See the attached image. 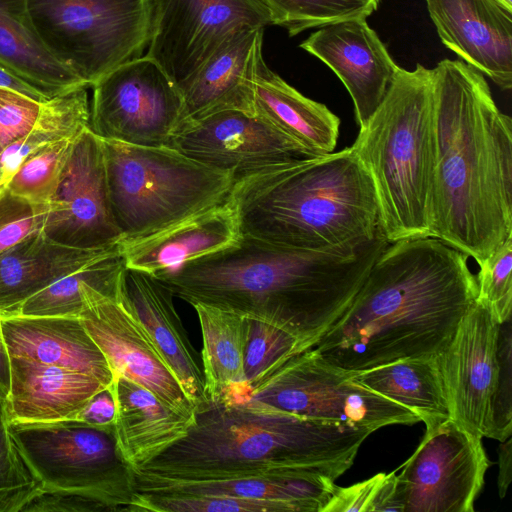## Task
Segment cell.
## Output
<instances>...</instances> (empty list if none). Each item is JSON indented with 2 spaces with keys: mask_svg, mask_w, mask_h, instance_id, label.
Here are the masks:
<instances>
[{
  "mask_svg": "<svg viewBox=\"0 0 512 512\" xmlns=\"http://www.w3.org/2000/svg\"><path fill=\"white\" fill-rule=\"evenodd\" d=\"M373 432L247 401L207 400L182 439L133 471L179 481L307 473L335 481Z\"/></svg>",
  "mask_w": 512,
  "mask_h": 512,
  "instance_id": "cell-4",
  "label": "cell"
},
{
  "mask_svg": "<svg viewBox=\"0 0 512 512\" xmlns=\"http://www.w3.org/2000/svg\"><path fill=\"white\" fill-rule=\"evenodd\" d=\"M240 234L297 250L350 254L381 231L370 176L351 147L235 178Z\"/></svg>",
  "mask_w": 512,
  "mask_h": 512,
  "instance_id": "cell-5",
  "label": "cell"
},
{
  "mask_svg": "<svg viewBox=\"0 0 512 512\" xmlns=\"http://www.w3.org/2000/svg\"><path fill=\"white\" fill-rule=\"evenodd\" d=\"M350 378L413 411L424 423L450 418L436 356L395 361L350 373Z\"/></svg>",
  "mask_w": 512,
  "mask_h": 512,
  "instance_id": "cell-31",
  "label": "cell"
},
{
  "mask_svg": "<svg viewBox=\"0 0 512 512\" xmlns=\"http://www.w3.org/2000/svg\"><path fill=\"white\" fill-rule=\"evenodd\" d=\"M512 237L480 266L475 276L477 299L485 303L501 324L512 312Z\"/></svg>",
  "mask_w": 512,
  "mask_h": 512,
  "instance_id": "cell-39",
  "label": "cell"
},
{
  "mask_svg": "<svg viewBox=\"0 0 512 512\" xmlns=\"http://www.w3.org/2000/svg\"><path fill=\"white\" fill-rule=\"evenodd\" d=\"M79 135L53 142L27 157L8 181L7 190L35 206L50 207Z\"/></svg>",
  "mask_w": 512,
  "mask_h": 512,
  "instance_id": "cell-34",
  "label": "cell"
},
{
  "mask_svg": "<svg viewBox=\"0 0 512 512\" xmlns=\"http://www.w3.org/2000/svg\"><path fill=\"white\" fill-rule=\"evenodd\" d=\"M9 356L80 372L109 386L113 372L79 317H1Z\"/></svg>",
  "mask_w": 512,
  "mask_h": 512,
  "instance_id": "cell-22",
  "label": "cell"
},
{
  "mask_svg": "<svg viewBox=\"0 0 512 512\" xmlns=\"http://www.w3.org/2000/svg\"><path fill=\"white\" fill-rule=\"evenodd\" d=\"M42 231L77 248L121 243L109 204L103 141L90 128L75 141Z\"/></svg>",
  "mask_w": 512,
  "mask_h": 512,
  "instance_id": "cell-17",
  "label": "cell"
},
{
  "mask_svg": "<svg viewBox=\"0 0 512 512\" xmlns=\"http://www.w3.org/2000/svg\"><path fill=\"white\" fill-rule=\"evenodd\" d=\"M433 119V68L398 67L350 146L371 178L388 243L429 236Z\"/></svg>",
  "mask_w": 512,
  "mask_h": 512,
  "instance_id": "cell-6",
  "label": "cell"
},
{
  "mask_svg": "<svg viewBox=\"0 0 512 512\" xmlns=\"http://www.w3.org/2000/svg\"><path fill=\"white\" fill-rule=\"evenodd\" d=\"M429 236L478 266L512 237V121L460 59L433 68Z\"/></svg>",
  "mask_w": 512,
  "mask_h": 512,
  "instance_id": "cell-2",
  "label": "cell"
},
{
  "mask_svg": "<svg viewBox=\"0 0 512 512\" xmlns=\"http://www.w3.org/2000/svg\"><path fill=\"white\" fill-rule=\"evenodd\" d=\"M6 189H3L1 186H0V191H5Z\"/></svg>",
  "mask_w": 512,
  "mask_h": 512,
  "instance_id": "cell-51",
  "label": "cell"
},
{
  "mask_svg": "<svg viewBox=\"0 0 512 512\" xmlns=\"http://www.w3.org/2000/svg\"><path fill=\"white\" fill-rule=\"evenodd\" d=\"M389 243L380 231L350 254L304 251L240 234L232 244L155 274L174 296L267 322L309 349L344 313Z\"/></svg>",
  "mask_w": 512,
  "mask_h": 512,
  "instance_id": "cell-3",
  "label": "cell"
},
{
  "mask_svg": "<svg viewBox=\"0 0 512 512\" xmlns=\"http://www.w3.org/2000/svg\"><path fill=\"white\" fill-rule=\"evenodd\" d=\"M120 243L102 248H77L36 232L0 253V316L17 314L30 297L59 279L120 251Z\"/></svg>",
  "mask_w": 512,
  "mask_h": 512,
  "instance_id": "cell-25",
  "label": "cell"
},
{
  "mask_svg": "<svg viewBox=\"0 0 512 512\" xmlns=\"http://www.w3.org/2000/svg\"><path fill=\"white\" fill-rule=\"evenodd\" d=\"M87 86H79L41 103L38 117L20 139L0 154V186L7 183L21 163L30 155L53 142L77 136L90 124Z\"/></svg>",
  "mask_w": 512,
  "mask_h": 512,
  "instance_id": "cell-32",
  "label": "cell"
},
{
  "mask_svg": "<svg viewBox=\"0 0 512 512\" xmlns=\"http://www.w3.org/2000/svg\"><path fill=\"white\" fill-rule=\"evenodd\" d=\"M115 416L116 403L112 383L93 395L74 419L94 427L114 431Z\"/></svg>",
  "mask_w": 512,
  "mask_h": 512,
  "instance_id": "cell-45",
  "label": "cell"
},
{
  "mask_svg": "<svg viewBox=\"0 0 512 512\" xmlns=\"http://www.w3.org/2000/svg\"><path fill=\"white\" fill-rule=\"evenodd\" d=\"M10 387V357L4 342L0 316V397L5 401Z\"/></svg>",
  "mask_w": 512,
  "mask_h": 512,
  "instance_id": "cell-48",
  "label": "cell"
},
{
  "mask_svg": "<svg viewBox=\"0 0 512 512\" xmlns=\"http://www.w3.org/2000/svg\"><path fill=\"white\" fill-rule=\"evenodd\" d=\"M468 258L431 236L389 243L344 313L307 350L348 373L436 356L477 298Z\"/></svg>",
  "mask_w": 512,
  "mask_h": 512,
  "instance_id": "cell-1",
  "label": "cell"
},
{
  "mask_svg": "<svg viewBox=\"0 0 512 512\" xmlns=\"http://www.w3.org/2000/svg\"><path fill=\"white\" fill-rule=\"evenodd\" d=\"M27 5L46 49L88 87L148 47L153 0H27Z\"/></svg>",
  "mask_w": 512,
  "mask_h": 512,
  "instance_id": "cell-8",
  "label": "cell"
},
{
  "mask_svg": "<svg viewBox=\"0 0 512 512\" xmlns=\"http://www.w3.org/2000/svg\"><path fill=\"white\" fill-rule=\"evenodd\" d=\"M253 108L314 155L332 153L337 145L338 116L290 86L264 59L257 71Z\"/></svg>",
  "mask_w": 512,
  "mask_h": 512,
  "instance_id": "cell-28",
  "label": "cell"
},
{
  "mask_svg": "<svg viewBox=\"0 0 512 512\" xmlns=\"http://www.w3.org/2000/svg\"><path fill=\"white\" fill-rule=\"evenodd\" d=\"M512 326L511 318L500 324L499 370L494 392L489 438L500 442L512 433Z\"/></svg>",
  "mask_w": 512,
  "mask_h": 512,
  "instance_id": "cell-41",
  "label": "cell"
},
{
  "mask_svg": "<svg viewBox=\"0 0 512 512\" xmlns=\"http://www.w3.org/2000/svg\"><path fill=\"white\" fill-rule=\"evenodd\" d=\"M499 473L497 478L500 498L505 497L512 480V440L511 437L501 442L498 450Z\"/></svg>",
  "mask_w": 512,
  "mask_h": 512,
  "instance_id": "cell-46",
  "label": "cell"
},
{
  "mask_svg": "<svg viewBox=\"0 0 512 512\" xmlns=\"http://www.w3.org/2000/svg\"><path fill=\"white\" fill-rule=\"evenodd\" d=\"M7 428L41 488L86 492L113 512L130 511L135 474L122 458L113 430L77 419L7 422Z\"/></svg>",
  "mask_w": 512,
  "mask_h": 512,
  "instance_id": "cell-9",
  "label": "cell"
},
{
  "mask_svg": "<svg viewBox=\"0 0 512 512\" xmlns=\"http://www.w3.org/2000/svg\"><path fill=\"white\" fill-rule=\"evenodd\" d=\"M260 1L268 9L272 24L285 28L290 36L344 20L366 19L380 3V0Z\"/></svg>",
  "mask_w": 512,
  "mask_h": 512,
  "instance_id": "cell-35",
  "label": "cell"
},
{
  "mask_svg": "<svg viewBox=\"0 0 512 512\" xmlns=\"http://www.w3.org/2000/svg\"><path fill=\"white\" fill-rule=\"evenodd\" d=\"M134 474L137 492L278 501L291 505L295 512H322L337 489L332 479L315 473L196 481Z\"/></svg>",
  "mask_w": 512,
  "mask_h": 512,
  "instance_id": "cell-26",
  "label": "cell"
},
{
  "mask_svg": "<svg viewBox=\"0 0 512 512\" xmlns=\"http://www.w3.org/2000/svg\"><path fill=\"white\" fill-rule=\"evenodd\" d=\"M271 24L260 0H153L146 55L180 89L231 35Z\"/></svg>",
  "mask_w": 512,
  "mask_h": 512,
  "instance_id": "cell-13",
  "label": "cell"
},
{
  "mask_svg": "<svg viewBox=\"0 0 512 512\" xmlns=\"http://www.w3.org/2000/svg\"><path fill=\"white\" fill-rule=\"evenodd\" d=\"M126 269L120 249L70 273L30 297L15 315L79 317L84 309V287L92 284L112 296L121 297L124 293Z\"/></svg>",
  "mask_w": 512,
  "mask_h": 512,
  "instance_id": "cell-33",
  "label": "cell"
},
{
  "mask_svg": "<svg viewBox=\"0 0 512 512\" xmlns=\"http://www.w3.org/2000/svg\"><path fill=\"white\" fill-rule=\"evenodd\" d=\"M92 88L89 128L102 140L169 147L189 122L179 87L147 55L118 66Z\"/></svg>",
  "mask_w": 512,
  "mask_h": 512,
  "instance_id": "cell-11",
  "label": "cell"
},
{
  "mask_svg": "<svg viewBox=\"0 0 512 512\" xmlns=\"http://www.w3.org/2000/svg\"><path fill=\"white\" fill-rule=\"evenodd\" d=\"M41 103L20 92L0 88V154L29 132Z\"/></svg>",
  "mask_w": 512,
  "mask_h": 512,
  "instance_id": "cell-43",
  "label": "cell"
},
{
  "mask_svg": "<svg viewBox=\"0 0 512 512\" xmlns=\"http://www.w3.org/2000/svg\"><path fill=\"white\" fill-rule=\"evenodd\" d=\"M174 295L154 275L126 269L123 302L195 409L208 399L199 356L173 303Z\"/></svg>",
  "mask_w": 512,
  "mask_h": 512,
  "instance_id": "cell-21",
  "label": "cell"
},
{
  "mask_svg": "<svg viewBox=\"0 0 512 512\" xmlns=\"http://www.w3.org/2000/svg\"><path fill=\"white\" fill-rule=\"evenodd\" d=\"M169 147L235 178L317 156L265 118L239 110L189 121Z\"/></svg>",
  "mask_w": 512,
  "mask_h": 512,
  "instance_id": "cell-15",
  "label": "cell"
},
{
  "mask_svg": "<svg viewBox=\"0 0 512 512\" xmlns=\"http://www.w3.org/2000/svg\"><path fill=\"white\" fill-rule=\"evenodd\" d=\"M41 487L4 421L0 424V512H21Z\"/></svg>",
  "mask_w": 512,
  "mask_h": 512,
  "instance_id": "cell-38",
  "label": "cell"
},
{
  "mask_svg": "<svg viewBox=\"0 0 512 512\" xmlns=\"http://www.w3.org/2000/svg\"><path fill=\"white\" fill-rule=\"evenodd\" d=\"M300 47L325 63L349 92L359 128L382 102L398 69L366 19L320 27Z\"/></svg>",
  "mask_w": 512,
  "mask_h": 512,
  "instance_id": "cell-18",
  "label": "cell"
},
{
  "mask_svg": "<svg viewBox=\"0 0 512 512\" xmlns=\"http://www.w3.org/2000/svg\"><path fill=\"white\" fill-rule=\"evenodd\" d=\"M500 323L476 298L453 336L436 355L450 418L466 431L489 437L499 370Z\"/></svg>",
  "mask_w": 512,
  "mask_h": 512,
  "instance_id": "cell-14",
  "label": "cell"
},
{
  "mask_svg": "<svg viewBox=\"0 0 512 512\" xmlns=\"http://www.w3.org/2000/svg\"><path fill=\"white\" fill-rule=\"evenodd\" d=\"M239 236L237 217L227 198L159 232L121 242L120 246L127 269L155 275L220 250Z\"/></svg>",
  "mask_w": 512,
  "mask_h": 512,
  "instance_id": "cell-23",
  "label": "cell"
},
{
  "mask_svg": "<svg viewBox=\"0 0 512 512\" xmlns=\"http://www.w3.org/2000/svg\"><path fill=\"white\" fill-rule=\"evenodd\" d=\"M395 494V472L379 473L349 487H338L322 512H385Z\"/></svg>",
  "mask_w": 512,
  "mask_h": 512,
  "instance_id": "cell-40",
  "label": "cell"
},
{
  "mask_svg": "<svg viewBox=\"0 0 512 512\" xmlns=\"http://www.w3.org/2000/svg\"><path fill=\"white\" fill-rule=\"evenodd\" d=\"M131 512H295L283 502L214 495H161L137 492Z\"/></svg>",
  "mask_w": 512,
  "mask_h": 512,
  "instance_id": "cell-37",
  "label": "cell"
},
{
  "mask_svg": "<svg viewBox=\"0 0 512 512\" xmlns=\"http://www.w3.org/2000/svg\"><path fill=\"white\" fill-rule=\"evenodd\" d=\"M124 296V294H123ZM121 298L87 284L79 318L105 356L114 379L124 376L168 408L194 420L195 407Z\"/></svg>",
  "mask_w": 512,
  "mask_h": 512,
  "instance_id": "cell-16",
  "label": "cell"
},
{
  "mask_svg": "<svg viewBox=\"0 0 512 512\" xmlns=\"http://www.w3.org/2000/svg\"><path fill=\"white\" fill-rule=\"evenodd\" d=\"M303 351L302 343L289 332L267 322L248 318L244 356L248 392L290 357Z\"/></svg>",
  "mask_w": 512,
  "mask_h": 512,
  "instance_id": "cell-36",
  "label": "cell"
},
{
  "mask_svg": "<svg viewBox=\"0 0 512 512\" xmlns=\"http://www.w3.org/2000/svg\"><path fill=\"white\" fill-rule=\"evenodd\" d=\"M6 421L5 401L0 397V424Z\"/></svg>",
  "mask_w": 512,
  "mask_h": 512,
  "instance_id": "cell-49",
  "label": "cell"
},
{
  "mask_svg": "<svg viewBox=\"0 0 512 512\" xmlns=\"http://www.w3.org/2000/svg\"><path fill=\"white\" fill-rule=\"evenodd\" d=\"M263 31L248 27L231 35L180 88L189 121L226 110L254 113Z\"/></svg>",
  "mask_w": 512,
  "mask_h": 512,
  "instance_id": "cell-20",
  "label": "cell"
},
{
  "mask_svg": "<svg viewBox=\"0 0 512 512\" xmlns=\"http://www.w3.org/2000/svg\"><path fill=\"white\" fill-rule=\"evenodd\" d=\"M442 43L502 90L512 88V8L502 0H425Z\"/></svg>",
  "mask_w": 512,
  "mask_h": 512,
  "instance_id": "cell-19",
  "label": "cell"
},
{
  "mask_svg": "<svg viewBox=\"0 0 512 512\" xmlns=\"http://www.w3.org/2000/svg\"><path fill=\"white\" fill-rule=\"evenodd\" d=\"M9 357L10 387L5 400L7 422L74 419L93 395L107 387L87 374Z\"/></svg>",
  "mask_w": 512,
  "mask_h": 512,
  "instance_id": "cell-24",
  "label": "cell"
},
{
  "mask_svg": "<svg viewBox=\"0 0 512 512\" xmlns=\"http://www.w3.org/2000/svg\"><path fill=\"white\" fill-rule=\"evenodd\" d=\"M0 88L11 89L20 92L36 101L44 102L48 100L43 94L31 87L17 76L6 69L0 67Z\"/></svg>",
  "mask_w": 512,
  "mask_h": 512,
  "instance_id": "cell-47",
  "label": "cell"
},
{
  "mask_svg": "<svg viewBox=\"0 0 512 512\" xmlns=\"http://www.w3.org/2000/svg\"><path fill=\"white\" fill-rule=\"evenodd\" d=\"M242 401L374 431L420 421L413 411L357 384L350 373L323 362L310 350L290 357L252 387Z\"/></svg>",
  "mask_w": 512,
  "mask_h": 512,
  "instance_id": "cell-10",
  "label": "cell"
},
{
  "mask_svg": "<svg viewBox=\"0 0 512 512\" xmlns=\"http://www.w3.org/2000/svg\"><path fill=\"white\" fill-rule=\"evenodd\" d=\"M111 214L130 242L224 202L235 176L171 147L102 140Z\"/></svg>",
  "mask_w": 512,
  "mask_h": 512,
  "instance_id": "cell-7",
  "label": "cell"
},
{
  "mask_svg": "<svg viewBox=\"0 0 512 512\" xmlns=\"http://www.w3.org/2000/svg\"><path fill=\"white\" fill-rule=\"evenodd\" d=\"M114 436L118 450L133 470H138L182 439L193 423L161 403L134 381L116 376Z\"/></svg>",
  "mask_w": 512,
  "mask_h": 512,
  "instance_id": "cell-27",
  "label": "cell"
},
{
  "mask_svg": "<svg viewBox=\"0 0 512 512\" xmlns=\"http://www.w3.org/2000/svg\"><path fill=\"white\" fill-rule=\"evenodd\" d=\"M202 335L201 363L208 400L240 402L248 392L244 356L248 318L204 304L192 305Z\"/></svg>",
  "mask_w": 512,
  "mask_h": 512,
  "instance_id": "cell-30",
  "label": "cell"
},
{
  "mask_svg": "<svg viewBox=\"0 0 512 512\" xmlns=\"http://www.w3.org/2000/svg\"><path fill=\"white\" fill-rule=\"evenodd\" d=\"M507 6L512 8V0H502Z\"/></svg>",
  "mask_w": 512,
  "mask_h": 512,
  "instance_id": "cell-50",
  "label": "cell"
},
{
  "mask_svg": "<svg viewBox=\"0 0 512 512\" xmlns=\"http://www.w3.org/2000/svg\"><path fill=\"white\" fill-rule=\"evenodd\" d=\"M21 512H113L99 498L82 491L41 488Z\"/></svg>",
  "mask_w": 512,
  "mask_h": 512,
  "instance_id": "cell-44",
  "label": "cell"
},
{
  "mask_svg": "<svg viewBox=\"0 0 512 512\" xmlns=\"http://www.w3.org/2000/svg\"><path fill=\"white\" fill-rule=\"evenodd\" d=\"M425 425L422 441L397 475L403 512H473L490 465L482 438L451 418Z\"/></svg>",
  "mask_w": 512,
  "mask_h": 512,
  "instance_id": "cell-12",
  "label": "cell"
},
{
  "mask_svg": "<svg viewBox=\"0 0 512 512\" xmlns=\"http://www.w3.org/2000/svg\"><path fill=\"white\" fill-rule=\"evenodd\" d=\"M0 67L48 99L87 86L46 49L27 0H0Z\"/></svg>",
  "mask_w": 512,
  "mask_h": 512,
  "instance_id": "cell-29",
  "label": "cell"
},
{
  "mask_svg": "<svg viewBox=\"0 0 512 512\" xmlns=\"http://www.w3.org/2000/svg\"><path fill=\"white\" fill-rule=\"evenodd\" d=\"M49 208L35 206L6 189L0 196V253L42 231Z\"/></svg>",
  "mask_w": 512,
  "mask_h": 512,
  "instance_id": "cell-42",
  "label": "cell"
}]
</instances>
